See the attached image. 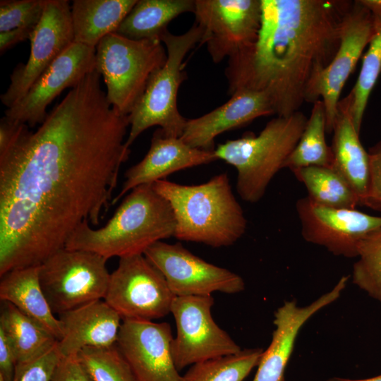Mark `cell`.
<instances>
[{
  "instance_id": "1",
  "label": "cell",
  "mask_w": 381,
  "mask_h": 381,
  "mask_svg": "<svg viewBox=\"0 0 381 381\" xmlns=\"http://www.w3.org/2000/svg\"><path fill=\"white\" fill-rule=\"evenodd\" d=\"M100 77L87 74L35 131L25 125L0 153V276L40 266L109 207L130 154V121L110 104Z\"/></svg>"
},
{
  "instance_id": "2",
  "label": "cell",
  "mask_w": 381,
  "mask_h": 381,
  "mask_svg": "<svg viewBox=\"0 0 381 381\" xmlns=\"http://www.w3.org/2000/svg\"><path fill=\"white\" fill-rule=\"evenodd\" d=\"M351 2L261 0L255 40L229 58L228 92H263L277 116H289L306 102L308 87L334 56L341 19Z\"/></svg>"
},
{
  "instance_id": "3",
  "label": "cell",
  "mask_w": 381,
  "mask_h": 381,
  "mask_svg": "<svg viewBox=\"0 0 381 381\" xmlns=\"http://www.w3.org/2000/svg\"><path fill=\"white\" fill-rule=\"evenodd\" d=\"M175 218L169 202L144 184L132 189L102 227L80 224L65 248L95 253L106 259L144 254L157 241L174 236Z\"/></svg>"
},
{
  "instance_id": "4",
  "label": "cell",
  "mask_w": 381,
  "mask_h": 381,
  "mask_svg": "<svg viewBox=\"0 0 381 381\" xmlns=\"http://www.w3.org/2000/svg\"><path fill=\"white\" fill-rule=\"evenodd\" d=\"M152 185L171 207L178 240L220 248L233 245L245 234L247 220L226 173L198 185L166 179Z\"/></svg>"
},
{
  "instance_id": "5",
  "label": "cell",
  "mask_w": 381,
  "mask_h": 381,
  "mask_svg": "<svg viewBox=\"0 0 381 381\" xmlns=\"http://www.w3.org/2000/svg\"><path fill=\"white\" fill-rule=\"evenodd\" d=\"M308 121L301 111L269 121L258 135L247 134L219 144L214 154L217 159L237 170L236 190L243 200L260 201L270 183L284 169L297 145Z\"/></svg>"
},
{
  "instance_id": "6",
  "label": "cell",
  "mask_w": 381,
  "mask_h": 381,
  "mask_svg": "<svg viewBox=\"0 0 381 381\" xmlns=\"http://www.w3.org/2000/svg\"><path fill=\"white\" fill-rule=\"evenodd\" d=\"M202 28L195 23L181 35L168 30L161 36L167 58L164 65L150 77L146 89L128 115L130 130L125 147L130 146L145 130L157 126L167 137L181 138L187 119L179 112L177 96L181 84L186 80L184 59L202 37Z\"/></svg>"
},
{
  "instance_id": "7",
  "label": "cell",
  "mask_w": 381,
  "mask_h": 381,
  "mask_svg": "<svg viewBox=\"0 0 381 381\" xmlns=\"http://www.w3.org/2000/svg\"><path fill=\"white\" fill-rule=\"evenodd\" d=\"M167 58L159 40H133L116 32L105 36L96 47L95 71L103 77L110 104L128 116Z\"/></svg>"
},
{
  "instance_id": "8",
  "label": "cell",
  "mask_w": 381,
  "mask_h": 381,
  "mask_svg": "<svg viewBox=\"0 0 381 381\" xmlns=\"http://www.w3.org/2000/svg\"><path fill=\"white\" fill-rule=\"evenodd\" d=\"M107 259L90 251L59 249L39 266L41 288L54 314L104 300L110 274Z\"/></svg>"
},
{
  "instance_id": "9",
  "label": "cell",
  "mask_w": 381,
  "mask_h": 381,
  "mask_svg": "<svg viewBox=\"0 0 381 381\" xmlns=\"http://www.w3.org/2000/svg\"><path fill=\"white\" fill-rule=\"evenodd\" d=\"M175 297L162 273L141 254L119 258L104 300L122 320L152 321L171 313Z\"/></svg>"
},
{
  "instance_id": "10",
  "label": "cell",
  "mask_w": 381,
  "mask_h": 381,
  "mask_svg": "<svg viewBox=\"0 0 381 381\" xmlns=\"http://www.w3.org/2000/svg\"><path fill=\"white\" fill-rule=\"evenodd\" d=\"M210 296H176L171 313L176 326L171 341L174 364L180 371L202 361L232 355L242 349L214 322Z\"/></svg>"
},
{
  "instance_id": "11",
  "label": "cell",
  "mask_w": 381,
  "mask_h": 381,
  "mask_svg": "<svg viewBox=\"0 0 381 381\" xmlns=\"http://www.w3.org/2000/svg\"><path fill=\"white\" fill-rule=\"evenodd\" d=\"M374 32L370 12L359 0L351 3L340 23L337 51L328 66L313 80L306 98V102L313 103L322 99L327 133L333 131L341 90Z\"/></svg>"
},
{
  "instance_id": "12",
  "label": "cell",
  "mask_w": 381,
  "mask_h": 381,
  "mask_svg": "<svg viewBox=\"0 0 381 381\" xmlns=\"http://www.w3.org/2000/svg\"><path fill=\"white\" fill-rule=\"evenodd\" d=\"M143 255L162 273L175 296L233 294L245 289L240 275L205 261L181 243L157 241Z\"/></svg>"
},
{
  "instance_id": "13",
  "label": "cell",
  "mask_w": 381,
  "mask_h": 381,
  "mask_svg": "<svg viewBox=\"0 0 381 381\" xmlns=\"http://www.w3.org/2000/svg\"><path fill=\"white\" fill-rule=\"evenodd\" d=\"M30 52L25 64H19L10 75V84L0 96L11 107L53 62L74 42L71 5L67 0H47L42 18L30 38Z\"/></svg>"
},
{
  "instance_id": "14",
  "label": "cell",
  "mask_w": 381,
  "mask_h": 381,
  "mask_svg": "<svg viewBox=\"0 0 381 381\" xmlns=\"http://www.w3.org/2000/svg\"><path fill=\"white\" fill-rule=\"evenodd\" d=\"M193 13L203 30L200 44H206L212 60L219 63L255 40L262 4L261 0H195Z\"/></svg>"
},
{
  "instance_id": "15",
  "label": "cell",
  "mask_w": 381,
  "mask_h": 381,
  "mask_svg": "<svg viewBox=\"0 0 381 381\" xmlns=\"http://www.w3.org/2000/svg\"><path fill=\"white\" fill-rule=\"evenodd\" d=\"M296 210L303 239L337 256L356 258L360 241L381 227V217L356 209L324 207L307 196L296 201Z\"/></svg>"
},
{
  "instance_id": "16",
  "label": "cell",
  "mask_w": 381,
  "mask_h": 381,
  "mask_svg": "<svg viewBox=\"0 0 381 381\" xmlns=\"http://www.w3.org/2000/svg\"><path fill=\"white\" fill-rule=\"evenodd\" d=\"M95 54L96 48L73 42L19 101L6 109L5 116L30 128L42 123L50 103L65 89L75 87L95 71Z\"/></svg>"
},
{
  "instance_id": "17",
  "label": "cell",
  "mask_w": 381,
  "mask_h": 381,
  "mask_svg": "<svg viewBox=\"0 0 381 381\" xmlns=\"http://www.w3.org/2000/svg\"><path fill=\"white\" fill-rule=\"evenodd\" d=\"M167 322L122 320L116 345L138 381H181Z\"/></svg>"
},
{
  "instance_id": "18",
  "label": "cell",
  "mask_w": 381,
  "mask_h": 381,
  "mask_svg": "<svg viewBox=\"0 0 381 381\" xmlns=\"http://www.w3.org/2000/svg\"><path fill=\"white\" fill-rule=\"evenodd\" d=\"M348 280V276H342L329 291L306 306H299L292 300L277 309L272 341L262 354L253 381L285 380L286 368L301 329L315 313L340 297Z\"/></svg>"
},
{
  "instance_id": "19",
  "label": "cell",
  "mask_w": 381,
  "mask_h": 381,
  "mask_svg": "<svg viewBox=\"0 0 381 381\" xmlns=\"http://www.w3.org/2000/svg\"><path fill=\"white\" fill-rule=\"evenodd\" d=\"M216 160L214 150L192 147L181 138L164 136L158 129L143 159L126 171V179L111 205L137 186L152 184L178 171Z\"/></svg>"
},
{
  "instance_id": "20",
  "label": "cell",
  "mask_w": 381,
  "mask_h": 381,
  "mask_svg": "<svg viewBox=\"0 0 381 381\" xmlns=\"http://www.w3.org/2000/svg\"><path fill=\"white\" fill-rule=\"evenodd\" d=\"M222 106L200 117L187 119L181 138L189 146L214 150L215 138L264 116L274 114L265 94L241 89Z\"/></svg>"
},
{
  "instance_id": "21",
  "label": "cell",
  "mask_w": 381,
  "mask_h": 381,
  "mask_svg": "<svg viewBox=\"0 0 381 381\" xmlns=\"http://www.w3.org/2000/svg\"><path fill=\"white\" fill-rule=\"evenodd\" d=\"M62 337L58 341L63 357L77 356L87 347L116 344L122 319L104 300H97L58 315Z\"/></svg>"
},
{
  "instance_id": "22",
  "label": "cell",
  "mask_w": 381,
  "mask_h": 381,
  "mask_svg": "<svg viewBox=\"0 0 381 381\" xmlns=\"http://www.w3.org/2000/svg\"><path fill=\"white\" fill-rule=\"evenodd\" d=\"M330 146L332 166L350 185L364 205L369 183V157L346 110L338 104Z\"/></svg>"
},
{
  "instance_id": "23",
  "label": "cell",
  "mask_w": 381,
  "mask_h": 381,
  "mask_svg": "<svg viewBox=\"0 0 381 381\" xmlns=\"http://www.w3.org/2000/svg\"><path fill=\"white\" fill-rule=\"evenodd\" d=\"M0 277L1 301L13 304L59 341L62 332L41 288L39 266L13 270Z\"/></svg>"
},
{
  "instance_id": "24",
  "label": "cell",
  "mask_w": 381,
  "mask_h": 381,
  "mask_svg": "<svg viewBox=\"0 0 381 381\" xmlns=\"http://www.w3.org/2000/svg\"><path fill=\"white\" fill-rule=\"evenodd\" d=\"M138 0H74L71 6L74 42L96 48L116 32Z\"/></svg>"
},
{
  "instance_id": "25",
  "label": "cell",
  "mask_w": 381,
  "mask_h": 381,
  "mask_svg": "<svg viewBox=\"0 0 381 381\" xmlns=\"http://www.w3.org/2000/svg\"><path fill=\"white\" fill-rule=\"evenodd\" d=\"M194 9L193 0H138L116 32L133 40H160L172 20Z\"/></svg>"
},
{
  "instance_id": "26",
  "label": "cell",
  "mask_w": 381,
  "mask_h": 381,
  "mask_svg": "<svg viewBox=\"0 0 381 381\" xmlns=\"http://www.w3.org/2000/svg\"><path fill=\"white\" fill-rule=\"evenodd\" d=\"M0 330L13 349L16 367L34 360L58 341L36 322L6 301H1Z\"/></svg>"
},
{
  "instance_id": "27",
  "label": "cell",
  "mask_w": 381,
  "mask_h": 381,
  "mask_svg": "<svg viewBox=\"0 0 381 381\" xmlns=\"http://www.w3.org/2000/svg\"><path fill=\"white\" fill-rule=\"evenodd\" d=\"M313 202L327 207L356 209L358 196L343 176L331 167L310 166L291 171Z\"/></svg>"
},
{
  "instance_id": "28",
  "label": "cell",
  "mask_w": 381,
  "mask_h": 381,
  "mask_svg": "<svg viewBox=\"0 0 381 381\" xmlns=\"http://www.w3.org/2000/svg\"><path fill=\"white\" fill-rule=\"evenodd\" d=\"M326 132L325 106L318 99L313 103L305 129L284 168L293 171L310 166L331 167L332 154L325 140Z\"/></svg>"
},
{
  "instance_id": "29",
  "label": "cell",
  "mask_w": 381,
  "mask_h": 381,
  "mask_svg": "<svg viewBox=\"0 0 381 381\" xmlns=\"http://www.w3.org/2000/svg\"><path fill=\"white\" fill-rule=\"evenodd\" d=\"M381 73V25H375V32L363 58L356 84L339 104L348 112L360 133L363 114L370 95Z\"/></svg>"
},
{
  "instance_id": "30",
  "label": "cell",
  "mask_w": 381,
  "mask_h": 381,
  "mask_svg": "<svg viewBox=\"0 0 381 381\" xmlns=\"http://www.w3.org/2000/svg\"><path fill=\"white\" fill-rule=\"evenodd\" d=\"M263 351L261 348L247 349L195 363L181 375V381H243L258 366Z\"/></svg>"
},
{
  "instance_id": "31",
  "label": "cell",
  "mask_w": 381,
  "mask_h": 381,
  "mask_svg": "<svg viewBox=\"0 0 381 381\" xmlns=\"http://www.w3.org/2000/svg\"><path fill=\"white\" fill-rule=\"evenodd\" d=\"M352 282L381 304V227L358 243Z\"/></svg>"
},
{
  "instance_id": "32",
  "label": "cell",
  "mask_w": 381,
  "mask_h": 381,
  "mask_svg": "<svg viewBox=\"0 0 381 381\" xmlns=\"http://www.w3.org/2000/svg\"><path fill=\"white\" fill-rule=\"evenodd\" d=\"M77 357L93 381H138L116 344L84 348Z\"/></svg>"
},
{
  "instance_id": "33",
  "label": "cell",
  "mask_w": 381,
  "mask_h": 381,
  "mask_svg": "<svg viewBox=\"0 0 381 381\" xmlns=\"http://www.w3.org/2000/svg\"><path fill=\"white\" fill-rule=\"evenodd\" d=\"M47 0H1L0 32L16 28L35 29L40 21Z\"/></svg>"
},
{
  "instance_id": "34",
  "label": "cell",
  "mask_w": 381,
  "mask_h": 381,
  "mask_svg": "<svg viewBox=\"0 0 381 381\" xmlns=\"http://www.w3.org/2000/svg\"><path fill=\"white\" fill-rule=\"evenodd\" d=\"M61 357L57 341L37 358L16 366L13 381H50Z\"/></svg>"
},
{
  "instance_id": "35",
  "label": "cell",
  "mask_w": 381,
  "mask_h": 381,
  "mask_svg": "<svg viewBox=\"0 0 381 381\" xmlns=\"http://www.w3.org/2000/svg\"><path fill=\"white\" fill-rule=\"evenodd\" d=\"M369 183L364 205L381 212V140L368 150Z\"/></svg>"
},
{
  "instance_id": "36",
  "label": "cell",
  "mask_w": 381,
  "mask_h": 381,
  "mask_svg": "<svg viewBox=\"0 0 381 381\" xmlns=\"http://www.w3.org/2000/svg\"><path fill=\"white\" fill-rule=\"evenodd\" d=\"M50 381H93L77 356L61 357Z\"/></svg>"
},
{
  "instance_id": "37",
  "label": "cell",
  "mask_w": 381,
  "mask_h": 381,
  "mask_svg": "<svg viewBox=\"0 0 381 381\" xmlns=\"http://www.w3.org/2000/svg\"><path fill=\"white\" fill-rule=\"evenodd\" d=\"M16 360L9 341L0 330V375L5 381H13Z\"/></svg>"
},
{
  "instance_id": "38",
  "label": "cell",
  "mask_w": 381,
  "mask_h": 381,
  "mask_svg": "<svg viewBox=\"0 0 381 381\" xmlns=\"http://www.w3.org/2000/svg\"><path fill=\"white\" fill-rule=\"evenodd\" d=\"M33 29L16 28L0 32V52L2 54L8 49L26 40H30Z\"/></svg>"
},
{
  "instance_id": "39",
  "label": "cell",
  "mask_w": 381,
  "mask_h": 381,
  "mask_svg": "<svg viewBox=\"0 0 381 381\" xmlns=\"http://www.w3.org/2000/svg\"><path fill=\"white\" fill-rule=\"evenodd\" d=\"M372 14L375 25H381V0H359Z\"/></svg>"
},
{
  "instance_id": "40",
  "label": "cell",
  "mask_w": 381,
  "mask_h": 381,
  "mask_svg": "<svg viewBox=\"0 0 381 381\" xmlns=\"http://www.w3.org/2000/svg\"><path fill=\"white\" fill-rule=\"evenodd\" d=\"M322 381H381V374L373 377L360 379V380H351L348 378H343L339 377H333L328 378Z\"/></svg>"
},
{
  "instance_id": "41",
  "label": "cell",
  "mask_w": 381,
  "mask_h": 381,
  "mask_svg": "<svg viewBox=\"0 0 381 381\" xmlns=\"http://www.w3.org/2000/svg\"><path fill=\"white\" fill-rule=\"evenodd\" d=\"M0 381H5V380L1 375H0Z\"/></svg>"
}]
</instances>
